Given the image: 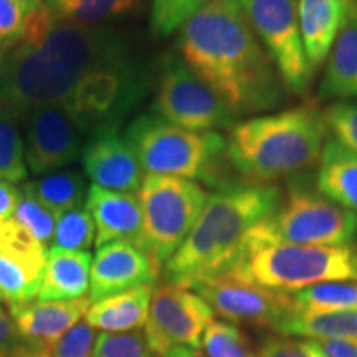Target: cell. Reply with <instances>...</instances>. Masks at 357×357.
Returning <instances> with one entry per match:
<instances>
[{"label":"cell","instance_id":"cell-1","mask_svg":"<svg viewBox=\"0 0 357 357\" xmlns=\"http://www.w3.org/2000/svg\"><path fill=\"white\" fill-rule=\"evenodd\" d=\"M184 63L235 116L276 108L283 82L238 0H211L178 29Z\"/></svg>","mask_w":357,"mask_h":357},{"label":"cell","instance_id":"cell-2","mask_svg":"<svg viewBox=\"0 0 357 357\" xmlns=\"http://www.w3.org/2000/svg\"><path fill=\"white\" fill-rule=\"evenodd\" d=\"M111 60V42L96 26L56 19L43 2L30 17L0 78V113L24 118L38 106L63 102L88 73Z\"/></svg>","mask_w":357,"mask_h":357},{"label":"cell","instance_id":"cell-3","mask_svg":"<svg viewBox=\"0 0 357 357\" xmlns=\"http://www.w3.org/2000/svg\"><path fill=\"white\" fill-rule=\"evenodd\" d=\"M283 199L276 185H229L207 199L190 234L164 265V278L195 289L225 275L242 253L250 231Z\"/></svg>","mask_w":357,"mask_h":357},{"label":"cell","instance_id":"cell-4","mask_svg":"<svg viewBox=\"0 0 357 357\" xmlns=\"http://www.w3.org/2000/svg\"><path fill=\"white\" fill-rule=\"evenodd\" d=\"M328 131L323 113L312 106L255 116L231 126L227 159L252 184L271 185L316 166Z\"/></svg>","mask_w":357,"mask_h":357},{"label":"cell","instance_id":"cell-5","mask_svg":"<svg viewBox=\"0 0 357 357\" xmlns=\"http://www.w3.org/2000/svg\"><path fill=\"white\" fill-rule=\"evenodd\" d=\"M225 275L283 293L334 281H357V250L263 240L250 231L242 253Z\"/></svg>","mask_w":357,"mask_h":357},{"label":"cell","instance_id":"cell-6","mask_svg":"<svg viewBox=\"0 0 357 357\" xmlns=\"http://www.w3.org/2000/svg\"><path fill=\"white\" fill-rule=\"evenodd\" d=\"M124 136L144 172L217 185L227 154V139L220 132L189 131L158 114H144L131 123Z\"/></svg>","mask_w":357,"mask_h":357},{"label":"cell","instance_id":"cell-7","mask_svg":"<svg viewBox=\"0 0 357 357\" xmlns=\"http://www.w3.org/2000/svg\"><path fill=\"white\" fill-rule=\"evenodd\" d=\"M136 195L142 211V229L134 245L160 268L190 234L208 195L202 185L189 178L154 174H147Z\"/></svg>","mask_w":357,"mask_h":357},{"label":"cell","instance_id":"cell-8","mask_svg":"<svg viewBox=\"0 0 357 357\" xmlns=\"http://www.w3.org/2000/svg\"><path fill=\"white\" fill-rule=\"evenodd\" d=\"M356 215L306 184H289L278 208L253 229L263 240L311 247H349Z\"/></svg>","mask_w":357,"mask_h":357},{"label":"cell","instance_id":"cell-9","mask_svg":"<svg viewBox=\"0 0 357 357\" xmlns=\"http://www.w3.org/2000/svg\"><path fill=\"white\" fill-rule=\"evenodd\" d=\"M245 15L270 53L284 88L305 96L311 88L312 70L303 47L298 0H238Z\"/></svg>","mask_w":357,"mask_h":357},{"label":"cell","instance_id":"cell-10","mask_svg":"<svg viewBox=\"0 0 357 357\" xmlns=\"http://www.w3.org/2000/svg\"><path fill=\"white\" fill-rule=\"evenodd\" d=\"M154 109L164 121L197 132L234 124L235 114L184 61L171 60L159 79Z\"/></svg>","mask_w":357,"mask_h":357},{"label":"cell","instance_id":"cell-11","mask_svg":"<svg viewBox=\"0 0 357 357\" xmlns=\"http://www.w3.org/2000/svg\"><path fill=\"white\" fill-rule=\"evenodd\" d=\"M213 316L199 293L171 283L154 287L144 324L147 344L159 357L176 347H199Z\"/></svg>","mask_w":357,"mask_h":357},{"label":"cell","instance_id":"cell-12","mask_svg":"<svg viewBox=\"0 0 357 357\" xmlns=\"http://www.w3.org/2000/svg\"><path fill=\"white\" fill-rule=\"evenodd\" d=\"M213 312L229 323L275 329L294 312L293 294L222 275L195 288Z\"/></svg>","mask_w":357,"mask_h":357},{"label":"cell","instance_id":"cell-13","mask_svg":"<svg viewBox=\"0 0 357 357\" xmlns=\"http://www.w3.org/2000/svg\"><path fill=\"white\" fill-rule=\"evenodd\" d=\"M82 149V128L63 102L32 109L26 116L25 160L37 176L53 174L73 162Z\"/></svg>","mask_w":357,"mask_h":357},{"label":"cell","instance_id":"cell-14","mask_svg":"<svg viewBox=\"0 0 357 357\" xmlns=\"http://www.w3.org/2000/svg\"><path fill=\"white\" fill-rule=\"evenodd\" d=\"M132 83L116 65L88 73L63 101L82 131L96 126L109 128L111 119L131 105Z\"/></svg>","mask_w":357,"mask_h":357},{"label":"cell","instance_id":"cell-15","mask_svg":"<svg viewBox=\"0 0 357 357\" xmlns=\"http://www.w3.org/2000/svg\"><path fill=\"white\" fill-rule=\"evenodd\" d=\"M82 162L93 184L108 190L132 194L146 177L132 146L114 126L96 129L83 149Z\"/></svg>","mask_w":357,"mask_h":357},{"label":"cell","instance_id":"cell-16","mask_svg":"<svg viewBox=\"0 0 357 357\" xmlns=\"http://www.w3.org/2000/svg\"><path fill=\"white\" fill-rule=\"evenodd\" d=\"M159 270L160 268L131 242L102 245L91 261L89 300L93 303L142 284H154Z\"/></svg>","mask_w":357,"mask_h":357},{"label":"cell","instance_id":"cell-17","mask_svg":"<svg viewBox=\"0 0 357 357\" xmlns=\"http://www.w3.org/2000/svg\"><path fill=\"white\" fill-rule=\"evenodd\" d=\"M91 306L89 296L71 301H30L25 305L10 306L13 323L20 336L38 351L55 349L56 342L86 316Z\"/></svg>","mask_w":357,"mask_h":357},{"label":"cell","instance_id":"cell-18","mask_svg":"<svg viewBox=\"0 0 357 357\" xmlns=\"http://www.w3.org/2000/svg\"><path fill=\"white\" fill-rule=\"evenodd\" d=\"M86 211L95 222L98 248L111 242L136 243L142 229V211L137 195L93 184L86 194Z\"/></svg>","mask_w":357,"mask_h":357},{"label":"cell","instance_id":"cell-19","mask_svg":"<svg viewBox=\"0 0 357 357\" xmlns=\"http://www.w3.org/2000/svg\"><path fill=\"white\" fill-rule=\"evenodd\" d=\"M351 0H298V22L310 68L314 73L328 60L344 25Z\"/></svg>","mask_w":357,"mask_h":357},{"label":"cell","instance_id":"cell-20","mask_svg":"<svg viewBox=\"0 0 357 357\" xmlns=\"http://www.w3.org/2000/svg\"><path fill=\"white\" fill-rule=\"evenodd\" d=\"M91 253L50 248L47 252L40 301H71L86 296L91 276Z\"/></svg>","mask_w":357,"mask_h":357},{"label":"cell","instance_id":"cell-21","mask_svg":"<svg viewBox=\"0 0 357 357\" xmlns=\"http://www.w3.org/2000/svg\"><path fill=\"white\" fill-rule=\"evenodd\" d=\"M323 98H357V0H351L346 22L339 32L319 86Z\"/></svg>","mask_w":357,"mask_h":357},{"label":"cell","instance_id":"cell-22","mask_svg":"<svg viewBox=\"0 0 357 357\" xmlns=\"http://www.w3.org/2000/svg\"><path fill=\"white\" fill-rule=\"evenodd\" d=\"M154 284H142L93 301L84 321L102 333H129L141 329L149 314Z\"/></svg>","mask_w":357,"mask_h":357},{"label":"cell","instance_id":"cell-23","mask_svg":"<svg viewBox=\"0 0 357 357\" xmlns=\"http://www.w3.org/2000/svg\"><path fill=\"white\" fill-rule=\"evenodd\" d=\"M316 185L334 204L357 211V154L344 144L326 141L319 159Z\"/></svg>","mask_w":357,"mask_h":357},{"label":"cell","instance_id":"cell-24","mask_svg":"<svg viewBox=\"0 0 357 357\" xmlns=\"http://www.w3.org/2000/svg\"><path fill=\"white\" fill-rule=\"evenodd\" d=\"M47 257H25L0 252V298L8 307L38 298Z\"/></svg>","mask_w":357,"mask_h":357},{"label":"cell","instance_id":"cell-25","mask_svg":"<svg viewBox=\"0 0 357 357\" xmlns=\"http://www.w3.org/2000/svg\"><path fill=\"white\" fill-rule=\"evenodd\" d=\"M283 336L305 337L312 341L357 337V310L331 312H296L276 326Z\"/></svg>","mask_w":357,"mask_h":357},{"label":"cell","instance_id":"cell-26","mask_svg":"<svg viewBox=\"0 0 357 357\" xmlns=\"http://www.w3.org/2000/svg\"><path fill=\"white\" fill-rule=\"evenodd\" d=\"M22 192L42 204L56 217L82 207L86 195L84 178L75 171L47 174L38 181L26 182Z\"/></svg>","mask_w":357,"mask_h":357},{"label":"cell","instance_id":"cell-27","mask_svg":"<svg viewBox=\"0 0 357 357\" xmlns=\"http://www.w3.org/2000/svg\"><path fill=\"white\" fill-rule=\"evenodd\" d=\"M142 0H52L56 19L71 24L95 26L118 17L132 13L141 7Z\"/></svg>","mask_w":357,"mask_h":357},{"label":"cell","instance_id":"cell-28","mask_svg":"<svg viewBox=\"0 0 357 357\" xmlns=\"http://www.w3.org/2000/svg\"><path fill=\"white\" fill-rule=\"evenodd\" d=\"M296 312H331L357 310V281H334L293 294Z\"/></svg>","mask_w":357,"mask_h":357},{"label":"cell","instance_id":"cell-29","mask_svg":"<svg viewBox=\"0 0 357 357\" xmlns=\"http://www.w3.org/2000/svg\"><path fill=\"white\" fill-rule=\"evenodd\" d=\"M29 176L25 142L15 119L0 113V182L19 184Z\"/></svg>","mask_w":357,"mask_h":357},{"label":"cell","instance_id":"cell-30","mask_svg":"<svg viewBox=\"0 0 357 357\" xmlns=\"http://www.w3.org/2000/svg\"><path fill=\"white\" fill-rule=\"evenodd\" d=\"M200 346L207 357H258L247 334L229 321H212Z\"/></svg>","mask_w":357,"mask_h":357},{"label":"cell","instance_id":"cell-31","mask_svg":"<svg viewBox=\"0 0 357 357\" xmlns=\"http://www.w3.org/2000/svg\"><path fill=\"white\" fill-rule=\"evenodd\" d=\"M95 222L86 208H75L58 217L52 247L68 252H86L95 242Z\"/></svg>","mask_w":357,"mask_h":357},{"label":"cell","instance_id":"cell-32","mask_svg":"<svg viewBox=\"0 0 357 357\" xmlns=\"http://www.w3.org/2000/svg\"><path fill=\"white\" fill-rule=\"evenodd\" d=\"M208 2L211 0H153L149 19L151 30L159 37H167L181 29Z\"/></svg>","mask_w":357,"mask_h":357},{"label":"cell","instance_id":"cell-33","mask_svg":"<svg viewBox=\"0 0 357 357\" xmlns=\"http://www.w3.org/2000/svg\"><path fill=\"white\" fill-rule=\"evenodd\" d=\"M45 0H0V48L12 50L25 35L30 17Z\"/></svg>","mask_w":357,"mask_h":357},{"label":"cell","instance_id":"cell-34","mask_svg":"<svg viewBox=\"0 0 357 357\" xmlns=\"http://www.w3.org/2000/svg\"><path fill=\"white\" fill-rule=\"evenodd\" d=\"M95 357H159L147 344L144 333H101L95 341Z\"/></svg>","mask_w":357,"mask_h":357},{"label":"cell","instance_id":"cell-35","mask_svg":"<svg viewBox=\"0 0 357 357\" xmlns=\"http://www.w3.org/2000/svg\"><path fill=\"white\" fill-rule=\"evenodd\" d=\"M13 218L43 247H47L53 240L58 217L29 195H22Z\"/></svg>","mask_w":357,"mask_h":357},{"label":"cell","instance_id":"cell-36","mask_svg":"<svg viewBox=\"0 0 357 357\" xmlns=\"http://www.w3.org/2000/svg\"><path fill=\"white\" fill-rule=\"evenodd\" d=\"M323 116L334 139L357 154V102H334L323 111Z\"/></svg>","mask_w":357,"mask_h":357},{"label":"cell","instance_id":"cell-37","mask_svg":"<svg viewBox=\"0 0 357 357\" xmlns=\"http://www.w3.org/2000/svg\"><path fill=\"white\" fill-rule=\"evenodd\" d=\"M258 357H328L312 339L293 336H268L258 347Z\"/></svg>","mask_w":357,"mask_h":357},{"label":"cell","instance_id":"cell-38","mask_svg":"<svg viewBox=\"0 0 357 357\" xmlns=\"http://www.w3.org/2000/svg\"><path fill=\"white\" fill-rule=\"evenodd\" d=\"M0 252L25 257H47L48 250L37 242L12 215L7 220H0Z\"/></svg>","mask_w":357,"mask_h":357},{"label":"cell","instance_id":"cell-39","mask_svg":"<svg viewBox=\"0 0 357 357\" xmlns=\"http://www.w3.org/2000/svg\"><path fill=\"white\" fill-rule=\"evenodd\" d=\"M95 329L83 321L56 342L52 357H95Z\"/></svg>","mask_w":357,"mask_h":357},{"label":"cell","instance_id":"cell-40","mask_svg":"<svg viewBox=\"0 0 357 357\" xmlns=\"http://www.w3.org/2000/svg\"><path fill=\"white\" fill-rule=\"evenodd\" d=\"M35 349L20 336L10 312L0 305V357H29Z\"/></svg>","mask_w":357,"mask_h":357},{"label":"cell","instance_id":"cell-41","mask_svg":"<svg viewBox=\"0 0 357 357\" xmlns=\"http://www.w3.org/2000/svg\"><path fill=\"white\" fill-rule=\"evenodd\" d=\"M22 195L24 192L15 187V184L0 182V220H7L15 213Z\"/></svg>","mask_w":357,"mask_h":357},{"label":"cell","instance_id":"cell-42","mask_svg":"<svg viewBox=\"0 0 357 357\" xmlns=\"http://www.w3.org/2000/svg\"><path fill=\"white\" fill-rule=\"evenodd\" d=\"M328 357H357V337L316 341Z\"/></svg>","mask_w":357,"mask_h":357},{"label":"cell","instance_id":"cell-43","mask_svg":"<svg viewBox=\"0 0 357 357\" xmlns=\"http://www.w3.org/2000/svg\"><path fill=\"white\" fill-rule=\"evenodd\" d=\"M164 357H207L199 347H176V349L169 351Z\"/></svg>","mask_w":357,"mask_h":357},{"label":"cell","instance_id":"cell-44","mask_svg":"<svg viewBox=\"0 0 357 357\" xmlns=\"http://www.w3.org/2000/svg\"><path fill=\"white\" fill-rule=\"evenodd\" d=\"M29 357H52L50 351H35Z\"/></svg>","mask_w":357,"mask_h":357},{"label":"cell","instance_id":"cell-45","mask_svg":"<svg viewBox=\"0 0 357 357\" xmlns=\"http://www.w3.org/2000/svg\"><path fill=\"white\" fill-rule=\"evenodd\" d=\"M354 234H356V240H357V215H356V225H354Z\"/></svg>","mask_w":357,"mask_h":357},{"label":"cell","instance_id":"cell-46","mask_svg":"<svg viewBox=\"0 0 357 357\" xmlns=\"http://www.w3.org/2000/svg\"><path fill=\"white\" fill-rule=\"evenodd\" d=\"M0 68H2V48H0Z\"/></svg>","mask_w":357,"mask_h":357},{"label":"cell","instance_id":"cell-47","mask_svg":"<svg viewBox=\"0 0 357 357\" xmlns=\"http://www.w3.org/2000/svg\"><path fill=\"white\" fill-rule=\"evenodd\" d=\"M45 2H47V3H50V2H52V0H45Z\"/></svg>","mask_w":357,"mask_h":357},{"label":"cell","instance_id":"cell-48","mask_svg":"<svg viewBox=\"0 0 357 357\" xmlns=\"http://www.w3.org/2000/svg\"><path fill=\"white\" fill-rule=\"evenodd\" d=\"M0 300H2V298H0Z\"/></svg>","mask_w":357,"mask_h":357}]
</instances>
